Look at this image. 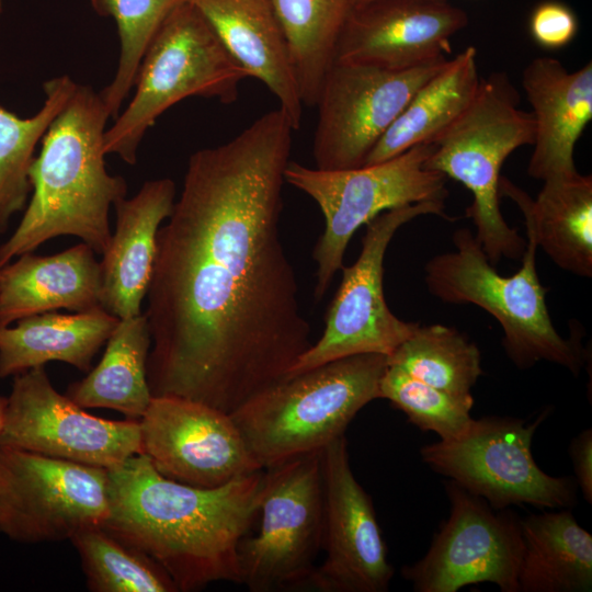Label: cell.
<instances>
[{"instance_id": "d4e9b609", "label": "cell", "mask_w": 592, "mask_h": 592, "mask_svg": "<svg viewBox=\"0 0 592 592\" xmlns=\"http://www.w3.org/2000/svg\"><path fill=\"white\" fill-rule=\"evenodd\" d=\"M479 84L477 50L468 46L415 91L364 164L385 161L417 145L434 144L468 110Z\"/></svg>"}, {"instance_id": "e575fe53", "label": "cell", "mask_w": 592, "mask_h": 592, "mask_svg": "<svg viewBox=\"0 0 592 592\" xmlns=\"http://www.w3.org/2000/svg\"><path fill=\"white\" fill-rule=\"evenodd\" d=\"M573 464L574 480L585 501L592 502V430L585 429L578 434L569 446Z\"/></svg>"}, {"instance_id": "5b68a950", "label": "cell", "mask_w": 592, "mask_h": 592, "mask_svg": "<svg viewBox=\"0 0 592 592\" xmlns=\"http://www.w3.org/2000/svg\"><path fill=\"white\" fill-rule=\"evenodd\" d=\"M526 236L521 269L502 276L470 229H457L453 235L455 251L437 254L426 263V287L444 303L474 304L494 317L504 332L505 353L519 368L547 361L577 375L585 361L584 350L580 339H565L554 327L546 289L536 271L538 246L528 226Z\"/></svg>"}, {"instance_id": "1f68e13d", "label": "cell", "mask_w": 592, "mask_h": 592, "mask_svg": "<svg viewBox=\"0 0 592 592\" xmlns=\"http://www.w3.org/2000/svg\"><path fill=\"white\" fill-rule=\"evenodd\" d=\"M186 0H90L94 11L116 24L121 50L112 81L99 92L112 119L135 84L143 56L168 14Z\"/></svg>"}, {"instance_id": "484cf974", "label": "cell", "mask_w": 592, "mask_h": 592, "mask_svg": "<svg viewBox=\"0 0 592 592\" xmlns=\"http://www.w3.org/2000/svg\"><path fill=\"white\" fill-rule=\"evenodd\" d=\"M519 592H590L592 535L569 509L521 519Z\"/></svg>"}, {"instance_id": "d590c367", "label": "cell", "mask_w": 592, "mask_h": 592, "mask_svg": "<svg viewBox=\"0 0 592 592\" xmlns=\"http://www.w3.org/2000/svg\"><path fill=\"white\" fill-rule=\"evenodd\" d=\"M5 407H7V398L0 395V431L4 422Z\"/></svg>"}, {"instance_id": "83f0119b", "label": "cell", "mask_w": 592, "mask_h": 592, "mask_svg": "<svg viewBox=\"0 0 592 592\" xmlns=\"http://www.w3.org/2000/svg\"><path fill=\"white\" fill-rule=\"evenodd\" d=\"M286 37L304 105L317 104L351 0H271Z\"/></svg>"}, {"instance_id": "ac0fdd59", "label": "cell", "mask_w": 592, "mask_h": 592, "mask_svg": "<svg viewBox=\"0 0 592 592\" xmlns=\"http://www.w3.org/2000/svg\"><path fill=\"white\" fill-rule=\"evenodd\" d=\"M468 23L447 1L375 0L353 5L339 36L334 61L390 70L445 60L449 38Z\"/></svg>"}, {"instance_id": "7c38bea8", "label": "cell", "mask_w": 592, "mask_h": 592, "mask_svg": "<svg viewBox=\"0 0 592 592\" xmlns=\"http://www.w3.org/2000/svg\"><path fill=\"white\" fill-rule=\"evenodd\" d=\"M107 513V469L0 446V532L10 539L70 540Z\"/></svg>"}, {"instance_id": "ba28073f", "label": "cell", "mask_w": 592, "mask_h": 592, "mask_svg": "<svg viewBox=\"0 0 592 592\" xmlns=\"http://www.w3.org/2000/svg\"><path fill=\"white\" fill-rule=\"evenodd\" d=\"M434 149V144H421L385 161L343 170L309 168L289 160L285 182L310 196L325 217V230L312 251L317 300L342 269L346 247L361 226L396 207L445 201L447 178L424 168Z\"/></svg>"}, {"instance_id": "7a4b0ae2", "label": "cell", "mask_w": 592, "mask_h": 592, "mask_svg": "<svg viewBox=\"0 0 592 592\" xmlns=\"http://www.w3.org/2000/svg\"><path fill=\"white\" fill-rule=\"evenodd\" d=\"M103 527L155 560L178 591L240 583L239 545L259 515L266 470L216 488L160 475L145 454L107 469Z\"/></svg>"}, {"instance_id": "277c9868", "label": "cell", "mask_w": 592, "mask_h": 592, "mask_svg": "<svg viewBox=\"0 0 592 592\" xmlns=\"http://www.w3.org/2000/svg\"><path fill=\"white\" fill-rule=\"evenodd\" d=\"M386 367L382 354L339 358L285 377L230 415L253 459L267 469L344 435L358 411L379 398Z\"/></svg>"}, {"instance_id": "3957f363", "label": "cell", "mask_w": 592, "mask_h": 592, "mask_svg": "<svg viewBox=\"0 0 592 592\" xmlns=\"http://www.w3.org/2000/svg\"><path fill=\"white\" fill-rule=\"evenodd\" d=\"M110 113L89 86L78 84L55 116L29 172L32 197L12 236L0 246V267L59 236H76L103 254L112 237L111 206L127 184L105 168Z\"/></svg>"}, {"instance_id": "9a60e30c", "label": "cell", "mask_w": 592, "mask_h": 592, "mask_svg": "<svg viewBox=\"0 0 592 592\" xmlns=\"http://www.w3.org/2000/svg\"><path fill=\"white\" fill-rule=\"evenodd\" d=\"M0 446L83 465L114 468L141 454L139 420L92 415L58 392L44 366L14 376Z\"/></svg>"}, {"instance_id": "ffe728a7", "label": "cell", "mask_w": 592, "mask_h": 592, "mask_svg": "<svg viewBox=\"0 0 592 592\" xmlns=\"http://www.w3.org/2000/svg\"><path fill=\"white\" fill-rule=\"evenodd\" d=\"M535 132L527 173L538 180L577 172L574 146L592 119V64L568 71L557 59L537 57L523 70Z\"/></svg>"}, {"instance_id": "4316f807", "label": "cell", "mask_w": 592, "mask_h": 592, "mask_svg": "<svg viewBox=\"0 0 592 592\" xmlns=\"http://www.w3.org/2000/svg\"><path fill=\"white\" fill-rule=\"evenodd\" d=\"M105 344L98 365L70 384L65 395L83 409L106 408L139 420L152 398L147 379L151 337L145 314L119 319Z\"/></svg>"}, {"instance_id": "cb8c5ba5", "label": "cell", "mask_w": 592, "mask_h": 592, "mask_svg": "<svg viewBox=\"0 0 592 592\" xmlns=\"http://www.w3.org/2000/svg\"><path fill=\"white\" fill-rule=\"evenodd\" d=\"M118 320L98 308L66 315L48 311L22 318L14 327L0 325V378L52 361L89 372Z\"/></svg>"}, {"instance_id": "52a82bcc", "label": "cell", "mask_w": 592, "mask_h": 592, "mask_svg": "<svg viewBox=\"0 0 592 592\" xmlns=\"http://www.w3.org/2000/svg\"><path fill=\"white\" fill-rule=\"evenodd\" d=\"M520 95L503 72L480 79L468 110L434 143L424 168L460 182L473 194L466 209L476 238L491 265L522 258L526 242L500 210V170L517 148L534 141L532 113L517 105Z\"/></svg>"}, {"instance_id": "f546056e", "label": "cell", "mask_w": 592, "mask_h": 592, "mask_svg": "<svg viewBox=\"0 0 592 592\" xmlns=\"http://www.w3.org/2000/svg\"><path fill=\"white\" fill-rule=\"evenodd\" d=\"M387 364L446 392L467 396L482 375L481 354L475 342L456 328L417 326L387 356Z\"/></svg>"}, {"instance_id": "9c48e42d", "label": "cell", "mask_w": 592, "mask_h": 592, "mask_svg": "<svg viewBox=\"0 0 592 592\" xmlns=\"http://www.w3.org/2000/svg\"><path fill=\"white\" fill-rule=\"evenodd\" d=\"M547 413L532 422L510 417L473 419L457 439L421 447V459L494 510L521 504L570 509L577 500L574 478L546 474L532 454L533 436Z\"/></svg>"}, {"instance_id": "44dd1931", "label": "cell", "mask_w": 592, "mask_h": 592, "mask_svg": "<svg viewBox=\"0 0 592 592\" xmlns=\"http://www.w3.org/2000/svg\"><path fill=\"white\" fill-rule=\"evenodd\" d=\"M230 55L278 100L294 129L301 123L300 98L289 47L271 0H191Z\"/></svg>"}, {"instance_id": "30bf717a", "label": "cell", "mask_w": 592, "mask_h": 592, "mask_svg": "<svg viewBox=\"0 0 592 592\" xmlns=\"http://www.w3.org/2000/svg\"><path fill=\"white\" fill-rule=\"evenodd\" d=\"M321 451L265 469L260 526L238 553L240 584L249 591L305 588L312 573L323 534Z\"/></svg>"}, {"instance_id": "7402d4cb", "label": "cell", "mask_w": 592, "mask_h": 592, "mask_svg": "<svg viewBox=\"0 0 592 592\" xmlns=\"http://www.w3.org/2000/svg\"><path fill=\"white\" fill-rule=\"evenodd\" d=\"M100 287V262L84 242L53 255L24 253L0 267V325L61 308H101Z\"/></svg>"}, {"instance_id": "603a6c76", "label": "cell", "mask_w": 592, "mask_h": 592, "mask_svg": "<svg viewBox=\"0 0 592 592\" xmlns=\"http://www.w3.org/2000/svg\"><path fill=\"white\" fill-rule=\"evenodd\" d=\"M500 195L512 198L537 246L562 270L592 276V177L578 171L550 178L533 201L506 178H500Z\"/></svg>"}, {"instance_id": "d6986e66", "label": "cell", "mask_w": 592, "mask_h": 592, "mask_svg": "<svg viewBox=\"0 0 592 592\" xmlns=\"http://www.w3.org/2000/svg\"><path fill=\"white\" fill-rule=\"evenodd\" d=\"M169 178L146 181L115 205V230L100 262V305L118 319L141 314L153 271L157 232L175 202Z\"/></svg>"}, {"instance_id": "2e32d148", "label": "cell", "mask_w": 592, "mask_h": 592, "mask_svg": "<svg viewBox=\"0 0 592 592\" xmlns=\"http://www.w3.org/2000/svg\"><path fill=\"white\" fill-rule=\"evenodd\" d=\"M325 559L305 588L319 592H385L394 568L372 498L356 480L344 435L321 451Z\"/></svg>"}, {"instance_id": "e0dca14e", "label": "cell", "mask_w": 592, "mask_h": 592, "mask_svg": "<svg viewBox=\"0 0 592 592\" xmlns=\"http://www.w3.org/2000/svg\"><path fill=\"white\" fill-rule=\"evenodd\" d=\"M141 454L163 477L216 488L262 468L230 414L177 396H152L139 419Z\"/></svg>"}, {"instance_id": "836d02e7", "label": "cell", "mask_w": 592, "mask_h": 592, "mask_svg": "<svg viewBox=\"0 0 592 592\" xmlns=\"http://www.w3.org/2000/svg\"><path fill=\"white\" fill-rule=\"evenodd\" d=\"M534 42L546 49L567 46L577 35L579 22L573 10L563 2L549 0L537 4L530 18Z\"/></svg>"}, {"instance_id": "8fae6325", "label": "cell", "mask_w": 592, "mask_h": 592, "mask_svg": "<svg viewBox=\"0 0 592 592\" xmlns=\"http://www.w3.org/2000/svg\"><path fill=\"white\" fill-rule=\"evenodd\" d=\"M444 210V202H423L383 212L366 224L357 260L341 269V284L327 311L322 335L297 358L288 376L357 354L388 356L414 331L418 322L403 321L388 308L384 258L401 226L429 214L451 219Z\"/></svg>"}, {"instance_id": "f1b7e54d", "label": "cell", "mask_w": 592, "mask_h": 592, "mask_svg": "<svg viewBox=\"0 0 592 592\" xmlns=\"http://www.w3.org/2000/svg\"><path fill=\"white\" fill-rule=\"evenodd\" d=\"M77 86L67 75L45 82L44 104L31 117L0 106V234L7 231L11 216L25 207L35 148Z\"/></svg>"}, {"instance_id": "4fadbf2b", "label": "cell", "mask_w": 592, "mask_h": 592, "mask_svg": "<svg viewBox=\"0 0 592 592\" xmlns=\"http://www.w3.org/2000/svg\"><path fill=\"white\" fill-rule=\"evenodd\" d=\"M448 519L434 535L426 554L401 569L417 592H457L490 582L502 592H519L524 544L521 519L489 503L453 480L445 483Z\"/></svg>"}, {"instance_id": "8992f818", "label": "cell", "mask_w": 592, "mask_h": 592, "mask_svg": "<svg viewBox=\"0 0 592 592\" xmlns=\"http://www.w3.org/2000/svg\"><path fill=\"white\" fill-rule=\"evenodd\" d=\"M247 78L202 11L191 0L180 3L144 54L132 100L105 130L106 155L135 164L145 134L170 106L189 96L232 103Z\"/></svg>"}, {"instance_id": "6da1fadb", "label": "cell", "mask_w": 592, "mask_h": 592, "mask_svg": "<svg viewBox=\"0 0 592 592\" xmlns=\"http://www.w3.org/2000/svg\"><path fill=\"white\" fill-rule=\"evenodd\" d=\"M293 130L278 107L191 155L147 293L152 396L231 414L312 344L280 232Z\"/></svg>"}, {"instance_id": "4dcf8cb0", "label": "cell", "mask_w": 592, "mask_h": 592, "mask_svg": "<svg viewBox=\"0 0 592 592\" xmlns=\"http://www.w3.org/2000/svg\"><path fill=\"white\" fill-rule=\"evenodd\" d=\"M76 548L87 587L92 592H177L170 576L150 557L103 526L78 532Z\"/></svg>"}, {"instance_id": "8d00e7d4", "label": "cell", "mask_w": 592, "mask_h": 592, "mask_svg": "<svg viewBox=\"0 0 592 592\" xmlns=\"http://www.w3.org/2000/svg\"><path fill=\"white\" fill-rule=\"evenodd\" d=\"M371 1H375V0H351L352 5H358V4L367 3ZM437 1H447V0H437Z\"/></svg>"}, {"instance_id": "5bb4252c", "label": "cell", "mask_w": 592, "mask_h": 592, "mask_svg": "<svg viewBox=\"0 0 592 592\" xmlns=\"http://www.w3.org/2000/svg\"><path fill=\"white\" fill-rule=\"evenodd\" d=\"M446 60L403 70L333 61L316 104V168L343 170L363 166L415 91Z\"/></svg>"}, {"instance_id": "74e56055", "label": "cell", "mask_w": 592, "mask_h": 592, "mask_svg": "<svg viewBox=\"0 0 592 592\" xmlns=\"http://www.w3.org/2000/svg\"><path fill=\"white\" fill-rule=\"evenodd\" d=\"M1 10H2V0H0V14H1Z\"/></svg>"}, {"instance_id": "d6a6232c", "label": "cell", "mask_w": 592, "mask_h": 592, "mask_svg": "<svg viewBox=\"0 0 592 592\" xmlns=\"http://www.w3.org/2000/svg\"><path fill=\"white\" fill-rule=\"evenodd\" d=\"M379 398L390 401L410 423L422 431L434 432L441 441L457 439L473 421L471 395L446 392L388 364L379 382Z\"/></svg>"}]
</instances>
